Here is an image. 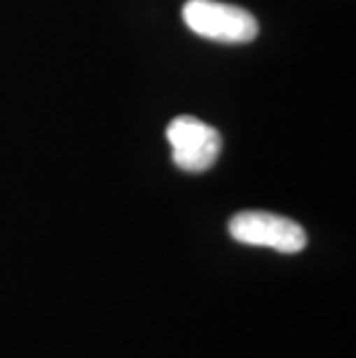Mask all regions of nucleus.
Listing matches in <instances>:
<instances>
[{
    "mask_svg": "<svg viewBox=\"0 0 356 358\" xmlns=\"http://www.w3.org/2000/svg\"><path fill=\"white\" fill-rule=\"evenodd\" d=\"M183 21L199 37L222 44L252 42L259 33V24L248 10L218 0H187Z\"/></svg>",
    "mask_w": 356,
    "mask_h": 358,
    "instance_id": "f257e3e1",
    "label": "nucleus"
},
{
    "mask_svg": "<svg viewBox=\"0 0 356 358\" xmlns=\"http://www.w3.org/2000/svg\"><path fill=\"white\" fill-rule=\"evenodd\" d=\"M229 234L243 245L271 248L283 255H297L306 248L308 236L290 217L262 210H245L229 220Z\"/></svg>",
    "mask_w": 356,
    "mask_h": 358,
    "instance_id": "f03ea898",
    "label": "nucleus"
},
{
    "mask_svg": "<svg viewBox=\"0 0 356 358\" xmlns=\"http://www.w3.org/2000/svg\"><path fill=\"white\" fill-rule=\"evenodd\" d=\"M166 139L171 143L173 164L187 173L211 169L222 150V139L218 129L192 116L173 118L166 127Z\"/></svg>",
    "mask_w": 356,
    "mask_h": 358,
    "instance_id": "7ed1b4c3",
    "label": "nucleus"
}]
</instances>
